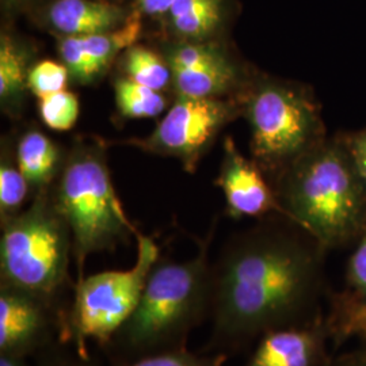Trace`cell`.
<instances>
[{"label":"cell","instance_id":"obj_1","mask_svg":"<svg viewBox=\"0 0 366 366\" xmlns=\"http://www.w3.org/2000/svg\"><path fill=\"white\" fill-rule=\"evenodd\" d=\"M328 251L282 214L231 236L210 267V338L202 352L228 358L270 331L326 316Z\"/></svg>","mask_w":366,"mask_h":366},{"label":"cell","instance_id":"obj_2","mask_svg":"<svg viewBox=\"0 0 366 366\" xmlns=\"http://www.w3.org/2000/svg\"><path fill=\"white\" fill-rule=\"evenodd\" d=\"M289 219L330 251L353 246L366 222V187L342 132L272 182Z\"/></svg>","mask_w":366,"mask_h":366},{"label":"cell","instance_id":"obj_3","mask_svg":"<svg viewBox=\"0 0 366 366\" xmlns=\"http://www.w3.org/2000/svg\"><path fill=\"white\" fill-rule=\"evenodd\" d=\"M214 228L216 222L209 235L199 242L194 258L155 262L136 310L104 349L113 365L186 347L189 334L209 317L208 252Z\"/></svg>","mask_w":366,"mask_h":366},{"label":"cell","instance_id":"obj_4","mask_svg":"<svg viewBox=\"0 0 366 366\" xmlns=\"http://www.w3.org/2000/svg\"><path fill=\"white\" fill-rule=\"evenodd\" d=\"M236 98L249 122L251 159L270 183L330 136L308 84L255 69Z\"/></svg>","mask_w":366,"mask_h":366},{"label":"cell","instance_id":"obj_5","mask_svg":"<svg viewBox=\"0 0 366 366\" xmlns=\"http://www.w3.org/2000/svg\"><path fill=\"white\" fill-rule=\"evenodd\" d=\"M51 193L71 232L76 281L84 278V262L90 254L129 244L139 232L112 182L104 142L76 140Z\"/></svg>","mask_w":366,"mask_h":366},{"label":"cell","instance_id":"obj_6","mask_svg":"<svg viewBox=\"0 0 366 366\" xmlns=\"http://www.w3.org/2000/svg\"><path fill=\"white\" fill-rule=\"evenodd\" d=\"M74 255L69 228L53 202L51 187L34 193L30 207L1 222L0 285L21 289L66 308Z\"/></svg>","mask_w":366,"mask_h":366},{"label":"cell","instance_id":"obj_7","mask_svg":"<svg viewBox=\"0 0 366 366\" xmlns=\"http://www.w3.org/2000/svg\"><path fill=\"white\" fill-rule=\"evenodd\" d=\"M136 240L137 258L132 269L102 272L76 281L59 340L74 346L78 353L89 355V340L105 349L136 310L147 277L160 258L151 236L139 231Z\"/></svg>","mask_w":366,"mask_h":366},{"label":"cell","instance_id":"obj_8","mask_svg":"<svg viewBox=\"0 0 366 366\" xmlns=\"http://www.w3.org/2000/svg\"><path fill=\"white\" fill-rule=\"evenodd\" d=\"M242 117V106L231 98L177 97L166 116L147 137H133L122 144L148 154L174 157L187 172L197 166L222 129Z\"/></svg>","mask_w":366,"mask_h":366},{"label":"cell","instance_id":"obj_9","mask_svg":"<svg viewBox=\"0 0 366 366\" xmlns=\"http://www.w3.org/2000/svg\"><path fill=\"white\" fill-rule=\"evenodd\" d=\"M66 308L21 289L0 285V354L25 360L60 337Z\"/></svg>","mask_w":366,"mask_h":366},{"label":"cell","instance_id":"obj_10","mask_svg":"<svg viewBox=\"0 0 366 366\" xmlns=\"http://www.w3.org/2000/svg\"><path fill=\"white\" fill-rule=\"evenodd\" d=\"M214 184L225 197V214L234 220H261L270 214L288 217L272 183L252 159L239 151L232 137L224 140L222 167Z\"/></svg>","mask_w":366,"mask_h":366},{"label":"cell","instance_id":"obj_11","mask_svg":"<svg viewBox=\"0 0 366 366\" xmlns=\"http://www.w3.org/2000/svg\"><path fill=\"white\" fill-rule=\"evenodd\" d=\"M332 343L327 315L314 323L264 334L243 366H323Z\"/></svg>","mask_w":366,"mask_h":366},{"label":"cell","instance_id":"obj_12","mask_svg":"<svg viewBox=\"0 0 366 366\" xmlns=\"http://www.w3.org/2000/svg\"><path fill=\"white\" fill-rule=\"evenodd\" d=\"M255 69L229 52L205 66L172 69V90L177 97L231 98L243 90Z\"/></svg>","mask_w":366,"mask_h":366},{"label":"cell","instance_id":"obj_13","mask_svg":"<svg viewBox=\"0 0 366 366\" xmlns=\"http://www.w3.org/2000/svg\"><path fill=\"white\" fill-rule=\"evenodd\" d=\"M131 13L106 0H53L45 21L59 37H83L122 26Z\"/></svg>","mask_w":366,"mask_h":366},{"label":"cell","instance_id":"obj_14","mask_svg":"<svg viewBox=\"0 0 366 366\" xmlns=\"http://www.w3.org/2000/svg\"><path fill=\"white\" fill-rule=\"evenodd\" d=\"M36 53L27 42L3 31L0 36V106L4 114L18 117L29 92V76Z\"/></svg>","mask_w":366,"mask_h":366},{"label":"cell","instance_id":"obj_15","mask_svg":"<svg viewBox=\"0 0 366 366\" xmlns=\"http://www.w3.org/2000/svg\"><path fill=\"white\" fill-rule=\"evenodd\" d=\"M15 155L34 193L52 186L66 160L59 145L44 132L34 128L25 132L18 139Z\"/></svg>","mask_w":366,"mask_h":366},{"label":"cell","instance_id":"obj_16","mask_svg":"<svg viewBox=\"0 0 366 366\" xmlns=\"http://www.w3.org/2000/svg\"><path fill=\"white\" fill-rule=\"evenodd\" d=\"M225 16L224 0H175L166 15L177 41H214Z\"/></svg>","mask_w":366,"mask_h":366},{"label":"cell","instance_id":"obj_17","mask_svg":"<svg viewBox=\"0 0 366 366\" xmlns=\"http://www.w3.org/2000/svg\"><path fill=\"white\" fill-rule=\"evenodd\" d=\"M142 15L139 10H133L122 26L105 33L78 37L94 83L102 78L119 56L140 39L143 31Z\"/></svg>","mask_w":366,"mask_h":366},{"label":"cell","instance_id":"obj_18","mask_svg":"<svg viewBox=\"0 0 366 366\" xmlns=\"http://www.w3.org/2000/svg\"><path fill=\"white\" fill-rule=\"evenodd\" d=\"M122 76L157 92L172 87V69L162 53L134 44L119 56Z\"/></svg>","mask_w":366,"mask_h":366},{"label":"cell","instance_id":"obj_19","mask_svg":"<svg viewBox=\"0 0 366 366\" xmlns=\"http://www.w3.org/2000/svg\"><path fill=\"white\" fill-rule=\"evenodd\" d=\"M114 98L122 118H154L167 107V98L162 92L145 87L131 79L121 76L114 80Z\"/></svg>","mask_w":366,"mask_h":366},{"label":"cell","instance_id":"obj_20","mask_svg":"<svg viewBox=\"0 0 366 366\" xmlns=\"http://www.w3.org/2000/svg\"><path fill=\"white\" fill-rule=\"evenodd\" d=\"M326 315L335 349L352 338L366 342V305L355 304L340 292L331 290Z\"/></svg>","mask_w":366,"mask_h":366},{"label":"cell","instance_id":"obj_21","mask_svg":"<svg viewBox=\"0 0 366 366\" xmlns=\"http://www.w3.org/2000/svg\"><path fill=\"white\" fill-rule=\"evenodd\" d=\"M31 190L26 177L21 170L15 149L9 140L1 143L0 155V220L10 219L18 214Z\"/></svg>","mask_w":366,"mask_h":366},{"label":"cell","instance_id":"obj_22","mask_svg":"<svg viewBox=\"0 0 366 366\" xmlns=\"http://www.w3.org/2000/svg\"><path fill=\"white\" fill-rule=\"evenodd\" d=\"M229 52L231 51L222 42L214 39L204 42L177 41L167 45L162 54L171 69H183L209 64Z\"/></svg>","mask_w":366,"mask_h":366},{"label":"cell","instance_id":"obj_23","mask_svg":"<svg viewBox=\"0 0 366 366\" xmlns=\"http://www.w3.org/2000/svg\"><path fill=\"white\" fill-rule=\"evenodd\" d=\"M39 101V117L53 131L72 129L79 118L78 97L74 92L63 90L41 97Z\"/></svg>","mask_w":366,"mask_h":366},{"label":"cell","instance_id":"obj_24","mask_svg":"<svg viewBox=\"0 0 366 366\" xmlns=\"http://www.w3.org/2000/svg\"><path fill=\"white\" fill-rule=\"evenodd\" d=\"M229 358L222 354L193 353L186 347L145 355L113 366H222Z\"/></svg>","mask_w":366,"mask_h":366},{"label":"cell","instance_id":"obj_25","mask_svg":"<svg viewBox=\"0 0 366 366\" xmlns=\"http://www.w3.org/2000/svg\"><path fill=\"white\" fill-rule=\"evenodd\" d=\"M346 288L340 293L360 305H366V222L353 244L345 270Z\"/></svg>","mask_w":366,"mask_h":366},{"label":"cell","instance_id":"obj_26","mask_svg":"<svg viewBox=\"0 0 366 366\" xmlns=\"http://www.w3.org/2000/svg\"><path fill=\"white\" fill-rule=\"evenodd\" d=\"M69 78V72L63 63L41 60L34 64L30 72L29 92L36 95L39 99L53 92H63L66 90Z\"/></svg>","mask_w":366,"mask_h":366},{"label":"cell","instance_id":"obj_27","mask_svg":"<svg viewBox=\"0 0 366 366\" xmlns=\"http://www.w3.org/2000/svg\"><path fill=\"white\" fill-rule=\"evenodd\" d=\"M36 358L37 366H98L90 354L78 353L74 346L59 340L37 354Z\"/></svg>","mask_w":366,"mask_h":366},{"label":"cell","instance_id":"obj_28","mask_svg":"<svg viewBox=\"0 0 366 366\" xmlns=\"http://www.w3.org/2000/svg\"><path fill=\"white\" fill-rule=\"evenodd\" d=\"M342 136L352 155L358 175L366 187V125L355 131L342 132Z\"/></svg>","mask_w":366,"mask_h":366},{"label":"cell","instance_id":"obj_29","mask_svg":"<svg viewBox=\"0 0 366 366\" xmlns=\"http://www.w3.org/2000/svg\"><path fill=\"white\" fill-rule=\"evenodd\" d=\"M323 366H366V342L343 353L331 354Z\"/></svg>","mask_w":366,"mask_h":366},{"label":"cell","instance_id":"obj_30","mask_svg":"<svg viewBox=\"0 0 366 366\" xmlns=\"http://www.w3.org/2000/svg\"><path fill=\"white\" fill-rule=\"evenodd\" d=\"M175 0H136L137 10L151 18L166 16Z\"/></svg>","mask_w":366,"mask_h":366},{"label":"cell","instance_id":"obj_31","mask_svg":"<svg viewBox=\"0 0 366 366\" xmlns=\"http://www.w3.org/2000/svg\"><path fill=\"white\" fill-rule=\"evenodd\" d=\"M0 366H26L25 365V360L22 358H16L11 355H6V354H0Z\"/></svg>","mask_w":366,"mask_h":366},{"label":"cell","instance_id":"obj_32","mask_svg":"<svg viewBox=\"0 0 366 366\" xmlns=\"http://www.w3.org/2000/svg\"><path fill=\"white\" fill-rule=\"evenodd\" d=\"M29 1H30V0H1L3 6H4L6 9H10V10H16V9L22 7L24 4H26Z\"/></svg>","mask_w":366,"mask_h":366}]
</instances>
